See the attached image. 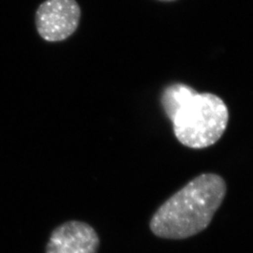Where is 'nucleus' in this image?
I'll list each match as a JSON object with an SVG mask.
<instances>
[{"instance_id":"obj_1","label":"nucleus","mask_w":253,"mask_h":253,"mask_svg":"<svg viewBox=\"0 0 253 253\" xmlns=\"http://www.w3.org/2000/svg\"><path fill=\"white\" fill-rule=\"evenodd\" d=\"M226 191V183L220 175H198L155 212L149 224L151 232L158 237L173 240L198 235L211 223Z\"/></svg>"},{"instance_id":"obj_2","label":"nucleus","mask_w":253,"mask_h":253,"mask_svg":"<svg viewBox=\"0 0 253 253\" xmlns=\"http://www.w3.org/2000/svg\"><path fill=\"white\" fill-rule=\"evenodd\" d=\"M182 145L203 149L216 144L226 130L229 110L221 98L196 92L184 102L171 120Z\"/></svg>"},{"instance_id":"obj_3","label":"nucleus","mask_w":253,"mask_h":253,"mask_svg":"<svg viewBox=\"0 0 253 253\" xmlns=\"http://www.w3.org/2000/svg\"><path fill=\"white\" fill-rule=\"evenodd\" d=\"M80 17L76 0H46L37 9V31L46 42H62L76 31Z\"/></svg>"},{"instance_id":"obj_4","label":"nucleus","mask_w":253,"mask_h":253,"mask_svg":"<svg viewBox=\"0 0 253 253\" xmlns=\"http://www.w3.org/2000/svg\"><path fill=\"white\" fill-rule=\"evenodd\" d=\"M100 244L93 227L84 221L70 220L51 233L45 253H98Z\"/></svg>"},{"instance_id":"obj_5","label":"nucleus","mask_w":253,"mask_h":253,"mask_svg":"<svg viewBox=\"0 0 253 253\" xmlns=\"http://www.w3.org/2000/svg\"><path fill=\"white\" fill-rule=\"evenodd\" d=\"M197 91L182 83H173L167 85L162 93L161 103L163 111L170 120L174 117L184 102Z\"/></svg>"},{"instance_id":"obj_6","label":"nucleus","mask_w":253,"mask_h":253,"mask_svg":"<svg viewBox=\"0 0 253 253\" xmlns=\"http://www.w3.org/2000/svg\"><path fill=\"white\" fill-rule=\"evenodd\" d=\"M163 1H172V0H163Z\"/></svg>"}]
</instances>
